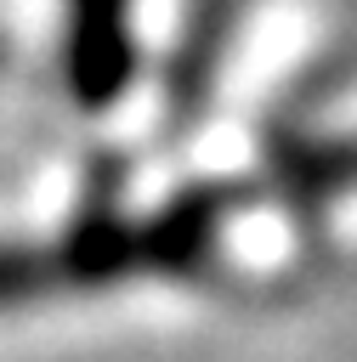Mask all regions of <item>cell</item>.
I'll list each match as a JSON object with an SVG mask.
<instances>
[{
	"instance_id": "6da1fadb",
	"label": "cell",
	"mask_w": 357,
	"mask_h": 362,
	"mask_svg": "<svg viewBox=\"0 0 357 362\" xmlns=\"http://www.w3.org/2000/svg\"><path fill=\"white\" fill-rule=\"evenodd\" d=\"M136 79V0H62V85L85 113L113 107Z\"/></svg>"
},
{
	"instance_id": "7a4b0ae2",
	"label": "cell",
	"mask_w": 357,
	"mask_h": 362,
	"mask_svg": "<svg viewBox=\"0 0 357 362\" xmlns=\"http://www.w3.org/2000/svg\"><path fill=\"white\" fill-rule=\"evenodd\" d=\"M227 209H232V192H227V187H210V181H193V187H181L176 198H164V204L136 226L142 272H164V277L198 272L204 255L215 249V232L227 226Z\"/></svg>"
},
{
	"instance_id": "3957f363",
	"label": "cell",
	"mask_w": 357,
	"mask_h": 362,
	"mask_svg": "<svg viewBox=\"0 0 357 362\" xmlns=\"http://www.w3.org/2000/svg\"><path fill=\"white\" fill-rule=\"evenodd\" d=\"M57 260H62V283L108 288V283L142 272V243H136V226H125V215L79 209V221L57 238Z\"/></svg>"
},
{
	"instance_id": "277c9868",
	"label": "cell",
	"mask_w": 357,
	"mask_h": 362,
	"mask_svg": "<svg viewBox=\"0 0 357 362\" xmlns=\"http://www.w3.org/2000/svg\"><path fill=\"white\" fill-rule=\"evenodd\" d=\"M272 175L295 204H323L357 187V136H295L272 147Z\"/></svg>"
},
{
	"instance_id": "5b68a950",
	"label": "cell",
	"mask_w": 357,
	"mask_h": 362,
	"mask_svg": "<svg viewBox=\"0 0 357 362\" xmlns=\"http://www.w3.org/2000/svg\"><path fill=\"white\" fill-rule=\"evenodd\" d=\"M51 288H62L57 243H0V311H17Z\"/></svg>"
}]
</instances>
